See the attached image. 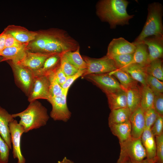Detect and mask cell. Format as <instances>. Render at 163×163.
I'll list each match as a JSON object with an SVG mask.
<instances>
[{"label":"cell","instance_id":"obj_1","mask_svg":"<svg viewBox=\"0 0 163 163\" xmlns=\"http://www.w3.org/2000/svg\"><path fill=\"white\" fill-rule=\"evenodd\" d=\"M128 3L125 0H101L97 5L96 14L101 21L108 22L111 28L128 24L133 16L127 12Z\"/></svg>","mask_w":163,"mask_h":163},{"label":"cell","instance_id":"obj_2","mask_svg":"<svg viewBox=\"0 0 163 163\" xmlns=\"http://www.w3.org/2000/svg\"><path fill=\"white\" fill-rule=\"evenodd\" d=\"M30 103L27 108L20 113L12 114L14 118L19 117V124L27 133L44 126L49 119L47 109L37 100Z\"/></svg>","mask_w":163,"mask_h":163},{"label":"cell","instance_id":"obj_3","mask_svg":"<svg viewBox=\"0 0 163 163\" xmlns=\"http://www.w3.org/2000/svg\"><path fill=\"white\" fill-rule=\"evenodd\" d=\"M148 10L146 21L141 33L133 42L134 44L141 43L151 36L163 39L162 5L154 2L149 5Z\"/></svg>","mask_w":163,"mask_h":163},{"label":"cell","instance_id":"obj_4","mask_svg":"<svg viewBox=\"0 0 163 163\" xmlns=\"http://www.w3.org/2000/svg\"><path fill=\"white\" fill-rule=\"evenodd\" d=\"M120 144V152L117 162L127 160L140 161L146 158V152L141 138H135L131 136Z\"/></svg>","mask_w":163,"mask_h":163},{"label":"cell","instance_id":"obj_5","mask_svg":"<svg viewBox=\"0 0 163 163\" xmlns=\"http://www.w3.org/2000/svg\"><path fill=\"white\" fill-rule=\"evenodd\" d=\"M87 68L82 77L90 74L108 73L117 69L113 60L106 55L100 58L82 57Z\"/></svg>","mask_w":163,"mask_h":163},{"label":"cell","instance_id":"obj_6","mask_svg":"<svg viewBox=\"0 0 163 163\" xmlns=\"http://www.w3.org/2000/svg\"><path fill=\"white\" fill-rule=\"evenodd\" d=\"M8 62L12 70L16 83L28 96L35 77L33 71L11 61L8 60Z\"/></svg>","mask_w":163,"mask_h":163},{"label":"cell","instance_id":"obj_7","mask_svg":"<svg viewBox=\"0 0 163 163\" xmlns=\"http://www.w3.org/2000/svg\"><path fill=\"white\" fill-rule=\"evenodd\" d=\"M83 78L99 87L105 94L125 90L115 78L108 73L90 74Z\"/></svg>","mask_w":163,"mask_h":163},{"label":"cell","instance_id":"obj_8","mask_svg":"<svg viewBox=\"0 0 163 163\" xmlns=\"http://www.w3.org/2000/svg\"><path fill=\"white\" fill-rule=\"evenodd\" d=\"M63 90L61 95L51 97L48 101L52 106L50 113L51 117L55 121L66 122L70 118L71 113L67 104V96L69 90Z\"/></svg>","mask_w":163,"mask_h":163},{"label":"cell","instance_id":"obj_9","mask_svg":"<svg viewBox=\"0 0 163 163\" xmlns=\"http://www.w3.org/2000/svg\"><path fill=\"white\" fill-rule=\"evenodd\" d=\"M27 97L30 102L39 99L49 101L50 95V82L48 75L35 77L31 90Z\"/></svg>","mask_w":163,"mask_h":163},{"label":"cell","instance_id":"obj_10","mask_svg":"<svg viewBox=\"0 0 163 163\" xmlns=\"http://www.w3.org/2000/svg\"><path fill=\"white\" fill-rule=\"evenodd\" d=\"M11 143L13 147V157L17 158V163H25L26 160L23 155L21 149V139L24 130L22 126L14 119L9 123Z\"/></svg>","mask_w":163,"mask_h":163},{"label":"cell","instance_id":"obj_11","mask_svg":"<svg viewBox=\"0 0 163 163\" xmlns=\"http://www.w3.org/2000/svg\"><path fill=\"white\" fill-rule=\"evenodd\" d=\"M55 54L34 52L28 50L23 58L16 63L34 71L40 69L46 59Z\"/></svg>","mask_w":163,"mask_h":163},{"label":"cell","instance_id":"obj_12","mask_svg":"<svg viewBox=\"0 0 163 163\" xmlns=\"http://www.w3.org/2000/svg\"><path fill=\"white\" fill-rule=\"evenodd\" d=\"M136 46L133 43L127 41L124 38L114 39L109 44L106 55L110 57L113 56L133 53Z\"/></svg>","mask_w":163,"mask_h":163},{"label":"cell","instance_id":"obj_13","mask_svg":"<svg viewBox=\"0 0 163 163\" xmlns=\"http://www.w3.org/2000/svg\"><path fill=\"white\" fill-rule=\"evenodd\" d=\"M129 121L131 126V136L141 138L145 128L144 112L140 106L132 113Z\"/></svg>","mask_w":163,"mask_h":163},{"label":"cell","instance_id":"obj_14","mask_svg":"<svg viewBox=\"0 0 163 163\" xmlns=\"http://www.w3.org/2000/svg\"><path fill=\"white\" fill-rule=\"evenodd\" d=\"M4 30L23 43H29L38 34L37 32L30 31L23 27L14 25L8 26Z\"/></svg>","mask_w":163,"mask_h":163},{"label":"cell","instance_id":"obj_15","mask_svg":"<svg viewBox=\"0 0 163 163\" xmlns=\"http://www.w3.org/2000/svg\"><path fill=\"white\" fill-rule=\"evenodd\" d=\"M162 41L163 39L153 37L147 38L142 42L145 43L147 47L149 53L148 64L153 61L162 57Z\"/></svg>","mask_w":163,"mask_h":163},{"label":"cell","instance_id":"obj_16","mask_svg":"<svg viewBox=\"0 0 163 163\" xmlns=\"http://www.w3.org/2000/svg\"><path fill=\"white\" fill-rule=\"evenodd\" d=\"M28 43L20 46L5 48L0 52V56L3 57L2 61L10 60L17 63L21 60L28 50Z\"/></svg>","mask_w":163,"mask_h":163},{"label":"cell","instance_id":"obj_17","mask_svg":"<svg viewBox=\"0 0 163 163\" xmlns=\"http://www.w3.org/2000/svg\"><path fill=\"white\" fill-rule=\"evenodd\" d=\"M14 119L12 114L0 106V135L10 149L11 143L9 124Z\"/></svg>","mask_w":163,"mask_h":163},{"label":"cell","instance_id":"obj_18","mask_svg":"<svg viewBox=\"0 0 163 163\" xmlns=\"http://www.w3.org/2000/svg\"><path fill=\"white\" fill-rule=\"evenodd\" d=\"M141 139L146 152V158L149 160H156L155 139L150 129L145 128Z\"/></svg>","mask_w":163,"mask_h":163},{"label":"cell","instance_id":"obj_19","mask_svg":"<svg viewBox=\"0 0 163 163\" xmlns=\"http://www.w3.org/2000/svg\"><path fill=\"white\" fill-rule=\"evenodd\" d=\"M121 69L127 72L136 82L142 86H147L148 74L145 67L136 63H131Z\"/></svg>","mask_w":163,"mask_h":163},{"label":"cell","instance_id":"obj_20","mask_svg":"<svg viewBox=\"0 0 163 163\" xmlns=\"http://www.w3.org/2000/svg\"><path fill=\"white\" fill-rule=\"evenodd\" d=\"M62 54H55L48 58L40 69L36 71H33L34 76L47 75L49 73L55 71L60 66Z\"/></svg>","mask_w":163,"mask_h":163},{"label":"cell","instance_id":"obj_21","mask_svg":"<svg viewBox=\"0 0 163 163\" xmlns=\"http://www.w3.org/2000/svg\"><path fill=\"white\" fill-rule=\"evenodd\" d=\"M109 126L113 134L118 138L120 143L126 141L131 136V126L129 121L109 125Z\"/></svg>","mask_w":163,"mask_h":163},{"label":"cell","instance_id":"obj_22","mask_svg":"<svg viewBox=\"0 0 163 163\" xmlns=\"http://www.w3.org/2000/svg\"><path fill=\"white\" fill-rule=\"evenodd\" d=\"M106 94L111 110L127 107L126 94L125 90Z\"/></svg>","mask_w":163,"mask_h":163},{"label":"cell","instance_id":"obj_23","mask_svg":"<svg viewBox=\"0 0 163 163\" xmlns=\"http://www.w3.org/2000/svg\"><path fill=\"white\" fill-rule=\"evenodd\" d=\"M126 91L127 107L132 113L140 106L141 94V87L138 85Z\"/></svg>","mask_w":163,"mask_h":163},{"label":"cell","instance_id":"obj_24","mask_svg":"<svg viewBox=\"0 0 163 163\" xmlns=\"http://www.w3.org/2000/svg\"><path fill=\"white\" fill-rule=\"evenodd\" d=\"M131 113L127 107L111 110L108 117V125L119 124L129 121Z\"/></svg>","mask_w":163,"mask_h":163},{"label":"cell","instance_id":"obj_25","mask_svg":"<svg viewBox=\"0 0 163 163\" xmlns=\"http://www.w3.org/2000/svg\"><path fill=\"white\" fill-rule=\"evenodd\" d=\"M108 74L117 78L121 86L125 91L138 85V82L128 73L121 69H117Z\"/></svg>","mask_w":163,"mask_h":163},{"label":"cell","instance_id":"obj_26","mask_svg":"<svg viewBox=\"0 0 163 163\" xmlns=\"http://www.w3.org/2000/svg\"><path fill=\"white\" fill-rule=\"evenodd\" d=\"M131 63H136L145 67L148 64V51L146 45L143 42L136 44Z\"/></svg>","mask_w":163,"mask_h":163},{"label":"cell","instance_id":"obj_27","mask_svg":"<svg viewBox=\"0 0 163 163\" xmlns=\"http://www.w3.org/2000/svg\"><path fill=\"white\" fill-rule=\"evenodd\" d=\"M141 100L140 106L144 112L153 107L154 94L148 86L141 87Z\"/></svg>","mask_w":163,"mask_h":163},{"label":"cell","instance_id":"obj_28","mask_svg":"<svg viewBox=\"0 0 163 163\" xmlns=\"http://www.w3.org/2000/svg\"><path fill=\"white\" fill-rule=\"evenodd\" d=\"M68 61L79 70L86 69V63L80 53V47L74 51H69L64 53Z\"/></svg>","mask_w":163,"mask_h":163},{"label":"cell","instance_id":"obj_29","mask_svg":"<svg viewBox=\"0 0 163 163\" xmlns=\"http://www.w3.org/2000/svg\"><path fill=\"white\" fill-rule=\"evenodd\" d=\"M145 67L148 75L152 76L161 81H163V72L161 59L151 62Z\"/></svg>","mask_w":163,"mask_h":163},{"label":"cell","instance_id":"obj_30","mask_svg":"<svg viewBox=\"0 0 163 163\" xmlns=\"http://www.w3.org/2000/svg\"><path fill=\"white\" fill-rule=\"evenodd\" d=\"M133 55V53L115 55L110 57L113 60L117 69H120L132 62Z\"/></svg>","mask_w":163,"mask_h":163},{"label":"cell","instance_id":"obj_31","mask_svg":"<svg viewBox=\"0 0 163 163\" xmlns=\"http://www.w3.org/2000/svg\"><path fill=\"white\" fill-rule=\"evenodd\" d=\"M55 71L47 75L48 76L50 82V98L52 97L60 95L63 91V89L56 78L54 74Z\"/></svg>","mask_w":163,"mask_h":163},{"label":"cell","instance_id":"obj_32","mask_svg":"<svg viewBox=\"0 0 163 163\" xmlns=\"http://www.w3.org/2000/svg\"><path fill=\"white\" fill-rule=\"evenodd\" d=\"M147 85L153 92L154 94L163 93V83L157 78L148 75L147 78Z\"/></svg>","mask_w":163,"mask_h":163},{"label":"cell","instance_id":"obj_33","mask_svg":"<svg viewBox=\"0 0 163 163\" xmlns=\"http://www.w3.org/2000/svg\"><path fill=\"white\" fill-rule=\"evenodd\" d=\"M60 66L66 76L74 75L79 70L68 61L64 56V53L61 55Z\"/></svg>","mask_w":163,"mask_h":163},{"label":"cell","instance_id":"obj_34","mask_svg":"<svg viewBox=\"0 0 163 163\" xmlns=\"http://www.w3.org/2000/svg\"><path fill=\"white\" fill-rule=\"evenodd\" d=\"M157 163H163V134L155 136Z\"/></svg>","mask_w":163,"mask_h":163},{"label":"cell","instance_id":"obj_35","mask_svg":"<svg viewBox=\"0 0 163 163\" xmlns=\"http://www.w3.org/2000/svg\"><path fill=\"white\" fill-rule=\"evenodd\" d=\"M158 115L153 107L144 112L145 127L150 129Z\"/></svg>","mask_w":163,"mask_h":163},{"label":"cell","instance_id":"obj_36","mask_svg":"<svg viewBox=\"0 0 163 163\" xmlns=\"http://www.w3.org/2000/svg\"><path fill=\"white\" fill-rule=\"evenodd\" d=\"M10 149L0 135V163H8Z\"/></svg>","mask_w":163,"mask_h":163},{"label":"cell","instance_id":"obj_37","mask_svg":"<svg viewBox=\"0 0 163 163\" xmlns=\"http://www.w3.org/2000/svg\"><path fill=\"white\" fill-rule=\"evenodd\" d=\"M152 134L155 136L163 134V117L158 115L154 123L150 128Z\"/></svg>","mask_w":163,"mask_h":163},{"label":"cell","instance_id":"obj_38","mask_svg":"<svg viewBox=\"0 0 163 163\" xmlns=\"http://www.w3.org/2000/svg\"><path fill=\"white\" fill-rule=\"evenodd\" d=\"M153 107L158 114L163 115V95L162 93L154 94Z\"/></svg>","mask_w":163,"mask_h":163},{"label":"cell","instance_id":"obj_39","mask_svg":"<svg viewBox=\"0 0 163 163\" xmlns=\"http://www.w3.org/2000/svg\"><path fill=\"white\" fill-rule=\"evenodd\" d=\"M85 70H79L77 73L72 75L67 76L65 82L61 85L62 89L64 90H69L73 82L79 77L82 76Z\"/></svg>","mask_w":163,"mask_h":163},{"label":"cell","instance_id":"obj_40","mask_svg":"<svg viewBox=\"0 0 163 163\" xmlns=\"http://www.w3.org/2000/svg\"><path fill=\"white\" fill-rule=\"evenodd\" d=\"M5 32L6 36L5 48L12 47L20 46L26 44L23 43L19 42L10 34L6 33V32Z\"/></svg>","mask_w":163,"mask_h":163},{"label":"cell","instance_id":"obj_41","mask_svg":"<svg viewBox=\"0 0 163 163\" xmlns=\"http://www.w3.org/2000/svg\"><path fill=\"white\" fill-rule=\"evenodd\" d=\"M54 74L57 82L60 85L65 82L67 76L62 70L60 66L55 71Z\"/></svg>","mask_w":163,"mask_h":163},{"label":"cell","instance_id":"obj_42","mask_svg":"<svg viewBox=\"0 0 163 163\" xmlns=\"http://www.w3.org/2000/svg\"><path fill=\"white\" fill-rule=\"evenodd\" d=\"M117 163H157L156 160H151L147 158L140 161H137L127 160L120 162H117Z\"/></svg>","mask_w":163,"mask_h":163},{"label":"cell","instance_id":"obj_43","mask_svg":"<svg viewBox=\"0 0 163 163\" xmlns=\"http://www.w3.org/2000/svg\"><path fill=\"white\" fill-rule=\"evenodd\" d=\"M6 33L5 30L0 34V51L2 50L5 47Z\"/></svg>","mask_w":163,"mask_h":163},{"label":"cell","instance_id":"obj_44","mask_svg":"<svg viewBox=\"0 0 163 163\" xmlns=\"http://www.w3.org/2000/svg\"><path fill=\"white\" fill-rule=\"evenodd\" d=\"M58 163H74L71 160L65 157L62 161H58Z\"/></svg>","mask_w":163,"mask_h":163},{"label":"cell","instance_id":"obj_45","mask_svg":"<svg viewBox=\"0 0 163 163\" xmlns=\"http://www.w3.org/2000/svg\"><path fill=\"white\" fill-rule=\"evenodd\" d=\"M3 59V58L1 56H0V62H2V60Z\"/></svg>","mask_w":163,"mask_h":163},{"label":"cell","instance_id":"obj_46","mask_svg":"<svg viewBox=\"0 0 163 163\" xmlns=\"http://www.w3.org/2000/svg\"></svg>","mask_w":163,"mask_h":163}]
</instances>
